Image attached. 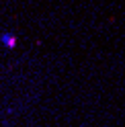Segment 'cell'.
<instances>
[{"mask_svg": "<svg viewBox=\"0 0 125 127\" xmlns=\"http://www.w3.org/2000/svg\"><path fill=\"white\" fill-rule=\"evenodd\" d=\"M0 43H2L4 47H8V49H12V47H17V35L2 33V35H0Z\"/></svg>", "mask_w": 125, "mask_h": 127, "instance_id": "obj_1", "label": "cell"}]
</instances>
